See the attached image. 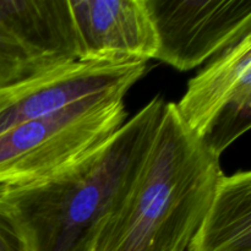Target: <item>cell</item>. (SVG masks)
I'll return each mask as SVG.
<instances>
[{"label":"cell","mask_w":251,"mask_h":251,"mask_svg":"<svg viewBox=\"0 0 251 251\" xmlns=\"http://www.w3.org/2000/svg\"><path fill=\"white\" fill-rule=\"evenodd\" d=\"M124 97L83 98L0 135V186H17L74 166L126 122Z\"/></svg>","instance_id":"3957f363"},{"label":"cell","mask_w":251,"mask_h":251,"mask_svg":"<svg viewBox=\"0 0 251 251\" xmlns=\"http://www.w3.org/2000/svg\"><path fill=\"white\" fill-rule=\"evenodd\" d=\"M220 158L166 103L141 168L92 251H186L225 176Z\"/></svg>","instance_id":"7a4b0ae2"},{"label":"cell","mask_w":251,"mask_h":251,"mask_svg":"<svg viewBox=\"0 0 251 251\" xmlns=\"http://www.w3.org/2000/svg\"><path fill=\"white\" fill-rule=\"evenodd\" d=\"M58 68L28 46L0 0V87L27 80Z\"/></svg>","instance_id":"9c48e42d"},{"label":"cell","mask_w":251,"mask_h":251,"mask_svg":"<svg viewBox=\"0 0 251 251\" xmlns=\"http://www.w3.org/2000/svg\"><path fill=\"white\" fill-rule=\"evenodd\" d=\"M166 103L156 97L100 149L74 166L17 186H0V210L27 251H92L103 223L134 183Z\"/></svg>","instance_id":"6da1fadb"},{"label":"cell","mask_w":251,"mask_h":251,"mask_svg":"<svg viewBox=\"0 0 251 251\" xmlns=\"http://www.w3.org/2000/svg\"><path fill=\"white\" fill-rule=\"evenodd\" d=\"M0 251H27L19 232L0 210Z\"/></svg>","instance_id":"8fae6325"},{"label":"cell","mask_w":251,"mask_h":251,"mask_svg":"<svg viewBox=\"0 0 251 251\" xmlns=\"http://www.w3.org/2000/svg\"><path fill=\"white\" fill-rule=\"evenodd\" d=\"M251 97H245L233 103L220 115L203 142L216 154H221L250 129Z\"/></svg>","instance_id":"30bf717a"},{"label":"cell","mask_w":251,"mask_h":251,"mask_svg":"<svg viewBox=\"0 0 251 251\" xmlns=\"http://www.w3.org/2000/svg\"><path fill=\"white\" fill-rule=\"evenodd\" d=\"M245 97H251V34L213 56L174 104L186 127L203 140L220 115Z\"/></svg>","instance_id":"52a82bcc"},{"label":"cell","mask_w":251,"mask_h":251,"mask_svg":"<svg viewBox=\"0 0 251 251\" xmlns=\"http://www.w3.org/2000/svg\"><path fill=\"white\" fill-rule=\"evenodd\" d=\"M146 64L74 61L0 87V135L83 98L100 95L125 97L145 75Z\"/></svg>","instance_id":"5b68a950"},{"label":"cell","mask_w":251,"mask_h":251,"mask_svg":"<svg viewBox=\"0 0 251 251\" xmlns=\"http://www.w3.org/2000/svg\"><path fill=\"white\" fill-rule=\"evenodd\" d=\"M77 61L154 59L158 37L146 0H69Z\"/></svg>","instance_id":"8992f818"},{"label":"cell","mask_w":251,"mask_h":251,"mask_svg":"<svg viewBox=\"0 0 251 251\" xmlns=\"http://www.w3.org/2000/svg\"><path fill=\"white\" fill-rule=\"evenodd\" d=\"M188 251H251V173L222 176Z\"/></svg>","instance_id":"ba28073f"},{"label":"cell","mask_w":251,"mask_h":251,"mask_svg":"<svg viewBox=\"0 0 251 251\" xmlns=\"http://www.w3.org/2000/svg\"><path fill=\"white\" fill-rule=\"evenodd\" d=\"M158 37L154 59L189 71L251 34V0H146Z\"/></svg>","instance_id":"277c9868"}]
</instances>
